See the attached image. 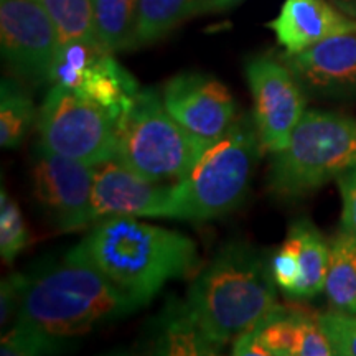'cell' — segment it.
Segmentation results:
<instances>
[{"label": "cell", "mask_w": 356, "mask_h": 356, "mask_svg": "<svg viewBox=\"0 0 356 356\" xmlns=\"http://www.w3.org/2000/svg\"><path fill=\"white\" fill-rule=\"evenodd\" d=\"M68 254L95 267L142 305L168 280L186 277L200 264L193 239L134 216L101 218Z\"/></svg>", "instance_id": "1"}, {"label": "cell", "mask_w": 356, "mask_h": 356, "mask_svg": "<svg viewBox=\"0 0 356 356\" xmlns=\"http://www.w3.org/2000/svg\"><path fill=\"white\" fill-rule=\"evenodd\" d=\"M142 307L95 267L66 254L22 274L15 323L71 340L119 322Z\"/></svg>", "instance_id": "2"}, {"label": "cell", "mask_w": 356, "mask_h": 356, "mask_svg": "<svg viewBox=\"0 0 356 356\" xmlns=\"http://www.w3.org/2000/svg\"><path fill=\"white\" fill-rule=\"evenodd\" d=\"M186 302L222 350L279 305L269 257L249 243H228L191 282Z\"/></svg>", "instance_id": "3"}, {"label": "cell", "mask_w": 356, "mask_h": 356, "mask_svg": "<svg viewBox=\"0 0 356 356\" xmlns=\"http://www.w3.org/2000/svg\"><path fill=\"white\" fill-rule=\"evenodd\" d=\"M261 150L254 115H238L191 170L172 184L170 220L208 221L236 210L246 198Z\"/></svg>", "instance_id": "4"}, {"label": "cell", "mask_w": 356, "mask_h": 356, "mask_svg": "<svg viewBox=\"0 0 356 356\" xmlns=\"http://www.w3.org/2000/svg\"><path fill=\"white\" fill-rule=\"evenodd\" d=\"M351 168H356V118L305 111L286 149L270 160L267 188L274 197L296 200Z\"/></svg>", "instance_id": "5"}, {"label": "cell", "mask_w": 356, "mask_h": 356, "mask_svg": "<svg viewBox=\"0 0 356 356\" xmlns=\"http://www.w3.org/2000/svg\"><path fill=\"white\" fill-rule=\"evenodd\" d=\"M115 129L114 159L155 184L181 180L204 152L172 118L154 88H140Z\"/></svg>", "instance_id": "6"}, {"label": "cell", "mask_w": 356, "mask_h": 356, "mask_svg": "<svg viewBox=\"0 0 356 356\" xmlns=\"http://www.w3.org/2000/svg\"><path fill=\"white\" fill-rule=\"evenodd\" d=\"M40 144L86 165L115 157L118 129L104 109L70 89L51 84L38 113Z\"/></svg>", "instance_id": "7"}, {"label": "cell", "mask_w": 356, "mask_h": 356, "mask_svg": "<svg viewBox=\"0 0 356 356\" xmlns=\"http://www.w3.org/2000/svg\"><path fill=\"white\" fill-rule=\"evenodd\" d=\"M244 74L254 102V122L262 149L277 154L286 149L305 114L307 95L282 60L256 55L244 65Z\"/></svg>", "instance_id": "8"}, {"label": "cell", "mask_w": 356, "mask_h": 356, "mask_svg": "<svg viewBox=\"0 0 356 356\" xmlns=\"http://www.w3.org/2000/svg\"><path fill=\"white\" fill-rule=\"evenodd\" d=\"M95 167L48 150L38 142L33 152V197L60 233L86 228L96 221L92 210Z\"/></svg>", "instance_id": "9"}, {"label": "cell", "mask_w": 356, "mask_h": 356, "mask_svg": "<svg viewBox=\"0 0 356 356\" xmlns=\"http://www.w3.org/2000/svg\"><path fill=\"white\" fill-rule=\"evenodd\" d=\"M60 38L42 0H0L2 58L19 81L50 83Z\"/></svg>", "instance_id": "10"}, {"label": "cell", "mask_w": 356, "mask_h": 356, "mask_svg": "<svg viewBox=\"0 0 356 356\" xmlns=\"http://www.w3.org/2000/svg\"><path fill=\"white\" fill-rule=\"evenodd\" d=\"M163 104L197 144L207 150L238 119L229 89L207 73H178L163 86Z\"/></svg>", "instance_id": "11"}, {"label": "cell", "mask_w": 356, "mask_h": 356, "mask_svg": "<svg viewBox=\"0 0 356 356\" xmlns=\"http://www.w3.org/2000/svg\"><path fill=\"white\" fill-rule=\"evenodd\" d=\"M305 95L320 101H356V33L327 38L300 53H284Z\"/></svg>", "instance_id": "12"}, {"label": "cell", "mask_w": 356, "mask_h": 356, "mask_svg": "<svg viewBox=\"0 0 356 356\" xmlns=\"http://www.w3.org/2000/svg\"><path fill=\"white\" fill-rule=\"evenodd\" d=\"M238 356H332L317 315L277 305L231 343Z\"/></svg>", "instance_id": "13"}, {"label": "cell", "mask_w": 356, "mask_h": 356, "mask_svg": "<svg viewBox=\"0 0 356 356\" xmlns=\"http://www.w3.org/2000/svg\"><path fill=\"white\" fill-rule=\"evenodd\" d=\"M92 210L96 221L106 216L168 218L172 215V184L145 180L111 159L95 165Z\"/></svg>", "instance_id": "14"}, {"label": "cell", "mask_w": 356, "mask_h": 356, "mask_svg": "<svg viewBox=\"0 0 356 356\" xmlns=\"http://www.w3.org/2000/svg\"><path fill=\"white\" fill-rule=\"evenodd\" d=\"M267 26L289 55L337 35L356 33V20L330 0H286Z\"/></svg>", "instance_id": "15"}, {"label": "cell", "mask_w": 356, "mask_h": 356, "mask_svg": "<svg viewBox=\"0 0 356 356\" xmlns=\"http://www.w3.org/2000/svg\"><path fill=\"white\" fill-rule=\"evenodd\" d=\"M145 350L147 353L167 356L218 355L221 351L203 330L186 299L178 300L175 297H170L150 320Z\"/></svg>", "instance_id": "16"}, {"label": "cell", "mask_w": 356, "mask_h": 356, "mask_svg": "<svg viewBox=\"0 0 356 356\" xmlns=\"http://www.w3.org/2000/svg\"><path fill=\"white\" fill-rule=\"evenodd\" d=\"M71 91L95 102L118 122L140 91V86L115 60L114 53L101 44L89 58Z\"/></svg>", "instance_id": "17"}, {"label": "cell", "mask_w": 356, "mask_h": 356, "mask_svg": "<svg viewBox=\"0 0 356 356\" xmlns=\"http://www.w3.org/2000/svg\"><path fill=\"white\" fill-rule=\"evenodd\" d=\"M287 238L297 246L300 266V280L292 300L315 299L325 291L328 262H330V244L325 241L322 233L307 218H299L289 228Z\"/></svg>", "instance_id": "18"}, {"label": "cell", "mask_w": 356, "mask_h": 356, "mask_svg": "<svg viewBox=\"0 0 356 356\" xmlns=\"http://www.w3.org/2000/svg\"><path fill=\"white\" fill-rule=\"evenodd\" d=\"M213 0H139L134 48L157 43L191 17L211 10Z\"/></svg>", "instance_id": "19"}, {"label": "cell", "mask_w": 356, "mask_h": 356, "mask_svg": "<svg viewBox=\"0 0 356 356\" xmlns=\"http://www.w3.org/2000/svg\"><path fill=\"white\" fill-rule=\"evenodd\" d=\"M325 296L333 312L356 314V238L343 226L330 241Z\"/></svg>", "instance_id": "20"}, {"label": "cell", "mask_w": 356, "mask_h": 356, "mask_svg": "<svg viewBox=\"0 0 356 356\" xmlns=\"http://www.w3.org/2000/svg\"><path fill=\"white\" fill-rule=\"evenodd\" d=\"M37 121L33 99L19 79L3 78L0 84V145L17 149Z\"/></svg>", "instance_id": "21"}, {"label": "cell", "mask_w": 356, "mask_h": 356, "mask_svg": "<svg viewBox=\"0 0 356 356\" xmlns=\"http://www.w3.org/2000/svg\"><path fill=\"white\" fill-rule=\"evenodd\" d=\"M139 0H92L97 40L106 50H132Z\"/></svg>", "instance_id": "22"}, {"label": "cell", "mask_w": 356, "mask_h": 356, "mask_svg": "<svg viewBox=\"0 0 356 356\" xmlns=\"http://www.w3.org/2000/svg\"><path fill=\"white\" fill-rule=\"evenodd\" d=\"M56 26L60 43L70 40L99 42L95 29L92 0H42Z\"/></svg>", "instance_id": "23"}, {"label": "cell", "mask_w": 356, "mask_h": 356, "mask_svg": "<svg viewBox=\"0 0 356 356\" xmlns=\"http://www.w3.org/2000/svg\"><path fill=\"white\" fill-rule=\"evenodd\" d=\"M71 348L70 340L48 335L37 328L13 323L7 333H3L0 353L3 356H32L55 355Z\"/></svg>", "instance_id": "24"}, {"label": "cell", "mask_w": 356, "mask_h": 356, "mask_svg": "<svg viewBox=\"0 0 356 356\" xmlns=\"http://www.w3.org/2000/svg\"><path fill=\"white\" fill-rule=\"evenodd\" d=\"M30 243L20 208L10 198L6 188L0 193V254L3 262L10 264Z\"/></svg>", "instance_id": "25"}, {"label": "cell", "mask_w": 356, "mask_h": 356, "mask_svg": "<svg viewBox=\"0 0 356 356\" xmlns=\"http://www.w3.org/2000/svg\"><path fill=\"white\" fill-rule=\"evenodd\" d=\"M317 320L330 341L333 355L356 356V314L332 310L318 314Z\"/></svg>", "instance_id": "26"}, {"label": "cell", "mask_w": 356, "mask_h": 356, "mask_svg": "<svg viewBox=\"0 0 356 356\" xmlns=\"http://www.w3.org/2000/svg\"><path fill=\"white\" fill-rule=\"evenodd\" d=\"M269 261L275 286L284 292L287 299L292 300L300 280L299 254H297L296 243L291 238H286L282 246L269 257Z\"/></svg>", "instance_id": "27"}, {"label": "cell", "mask_w": 356, "mask_h": 356, "mask_svg": "<svg viewBox=\"0 0 356 356\" xmlns=\"http://www.w3.org/2000/svg\"><path fill=\"white\" fill-rule=\"evenodd\" d=\"M341 195V226L356 238V168L337 178Z\"/></svg>", "instance_id": "28"}, {"label": "cell", "mask_w": 356, "mask_h": 356, "mask_svg": "<svg viewBox=\"0 0 356 356\" xmlns=\"http://www.w3.org/2000/svg\"><path fill=\"white\" fill-rule=\"evenodd\" d=\"M22 297V274H12L0 286V322L6 325L17 317Z\"/></svg>", "instance_id": "29"}, {"label": "cell", "mask_w": 356, "mask_h": 356, "mask_svg": "<svg viewBox=\"0 0 356 356\" xmlns=\"http://www.w3.org/2000/svg\"><path fill=\"white\" fill-rule=\"evenodd\" d=\"M330 2L335 3L341 12H345L346 15L356 20V0H330Z\"/></svg>", "instance_id": "30"}, {"label": "cell", "mask_w": 356, "mask_h": 356, "mask_svg": "<svg viewBox=\"0 0 356 356\" xmlns=\"http://www.w3.org/2000/svg\"><path fill=\"white\" fill-rule=\"evenodd\" d=\"M241 2H243V0H213L210 12L229 10V8H234L236 6H239Z\"/></svg>", "instance_id": "31"}]
</instances>
